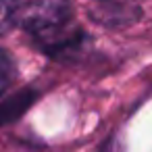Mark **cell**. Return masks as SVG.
Here are the masks:
<instances>
[{"instance_id": "obj_5", "label": "cell", "mask_w": 152, "mask_h": 152, "mask_svg": "<svg viewBox=\"0 0 152 152\" xmlns=\"http://www.w3.org/2000/svg\"><path fill=\"white\" fill-rule=\"evenodd\" d=\"M11 75H13V65H11V61H9L2 52H0V92L7 88Z\"/></svg>"}, {"instance_id": "obj_3", "label": "cell", "mask_w": 152, "mask_h": 152, "mask_svg": "<svg viewBox=\"0 0 152 152\" xmlns=\"http://www.w3.org/2000/svg\"><path fill=\"white\" fill-rule=\"evenodd\" d=\"M38 98V92L36 90H19L17 94L0 100V127L2 125H9L13 121H17Z\"/></svg>"}, {"instance_id": "obj_2", "label": "cell", "mask_w": 152, "mask_h": 152, "mask_svg": "<svg viewBox=\"0 0 152 152\" xmlns=\"http://www.w3.org/2000/svg\"><path fill=\"white\" fill-rule=\"evenodd\" d=\"M92 19L108 27H125L142 17V9L127 0H96V7L90 11Z\"/></svg>"}, {"instance_id": "obj_1", "label": "cell", "mask_w": 152, "mask_h": 152, "mask_svg": "<svg viewBox=\"0 0 152 152\" xmlns=\"http://www.w3.org/2000/svg\"><path fill=\"white\" fill-rule=\"evenodd\" d=\"M17 23L34 38L73 23L69 0H17Z\"/></svg>"}, {"instance_id": "obj_4", "label": "cell", "mask_w": 152, "mask_h": 152, "mask_svg": "<svg viewBox=\"0 0 152 152\" xmlns=\"http://www.w3.org/2000/svg\"><path fill=\"white\" fill-rule=\"evenodd\" d=\"M17 23V0H0V36Z\"/></svg>"}]
</instances>
